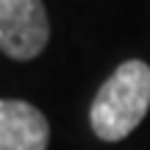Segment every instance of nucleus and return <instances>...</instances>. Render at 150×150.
<instances>
[{"mask_svg": "<svg viewBox=\"0 0 150 150\" xmlns=\"http://www.w3.org/2000/svg\"><path fill=\"white\" fill-rule=\"evenodd\" d=\"M150 108V67L131 59L111 72L89 108V122L97 139L120 142L136 131Z\"/></svg>", "mask_w": 150, "mask_h": 150, "instance_id": "obj_1", "label": "nucleus"}, {"mask_svg": "<svg viewBox=\"0 0 150 150\" xmlns=\"http://www.w3.org/2000/svg\"><path fill=\"white\" fill-rule=\"evenodd\" d=\"M50 39L42 0H0V50L14 61H31Z\"/></svg>", "mask_w": 150, "mask_h": 150, "instance_id": "obj_2", "label": "nucleus"}, {"mask_svg": "<svg viewBox=\"0 0 150 150\" xmlns=\"http://www.w3.org/2000/svg\"><path fill=\"white\" fill-rule=\"evenodd\" d=\"M50 125L25 100H0V150H47Z\"/></svg>", "mask_w": 150, "mask_h": 150, "instance_id": "obj_3", "label": "nucleus"}]
</instances>
